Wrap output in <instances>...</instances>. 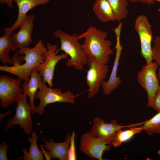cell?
<instances>
[{"mask_svg": "<svg viewBox=\"0 0 160 160\" xmlns=\"http://www.w3.org/2000/svg\"><path fill=\"white\" fill-rule=\"evenodd\" d=\"M134 28L139 36L141 45V56L145 60L146 65L153 60L151 43L152 38L151 25L144 15L138 16L135 21Z\"/></svg>", "mask_w": 160, "mask_h": 160, "instance_id": "obj_9", "label": "cell"}, {"mask_svg": "<svg viewBox=\"0 0 160 160\" xmlns=\"http://www.w3.org/2000/svg\"><path fill=\"white\" fill-rule=\"evenodd\" d=\"M34 17V15H28L19 31L17 33L13 32L11 33L12 41V46L11 49L12 52L20 48L28 47L29 45L33 43L31 35Z\"/></svg>", "mask_w": 160, "mask_h": 160, "instance_id": "obj_14", "label": "cell"}, {"mask_svg": "<svg viewBox=\"0 0 160 160\" xmlns=\"http://www.w3.org/2000/svg\"><path fill=\"white\" fill-rule=\"evenodd\" d=\"M22 80L19 78L0 76V105L2 108H7L19 100L23 93L20 86Z\"/></svg>", "mask_w": 160, "mask_h": 160, "instance_id": "obj_7", "label": "cell"}, {"mask_svg": "<svg viewBox=\"0 0 160 160\" xmlns=\"http://www.w3.org/2000/svg\"><path fill=\"white\" fill-rule=\"evenodd\" d=\"M158 153L160 156V150H158Z\"/></svg>", "mask_w": 160, "mask_h": 160, "instance_id": "obj_33", "label": "cell"}, {"mask_svg": "<svg viewBox=\"0 0 160 160\" xmlns=\"http://www.w3.org/2000/svg\"><path fill=\"white\" fill-rule=\"evenodd\" d=\"M157 76L159 80H160V68H159L157 73Z\"/></svg>", "mask_w": 160, "mask_h": 160, "instance_id": "obj_32", "label": "cell"}, {"mask_svg": "<svg viewBox=\"0 0 160 160\" xmlns=\"http://www.w3.org/2000/svg\"><path fill=\"white\" fill-rule=\"evenodd\" d=\"M13 0H0V3L2 4H6L7 6L10 8H14L13 2Z\"/></svg>", "mask_w": 160, "mask_h": 160, "instance_id": "obj_29", "label": "cell"}, {"mask_svg": "<svg viewBox=\"0 0 160 160\" xmlns=\"http://www.w3.org/2000/svg\"><path fill=\"white\" fill-rule=\"evenodd\" d=\"M150 107L159 112H160V87L156 91L152 102Z\"/></svg>", "mask_w": 160, "mask_h": 160, "instance_id": "obj_26", "label": "cell"}, {"mask_svg": "<svg viewBox=\"0 0 160 160\" xmlns=\"http://www.w3.org/2000/svg\"><path fill=\"white\" fill-rule=\"evenodd\" d=\"M53 34L60 42V48L57 51L63 50L70 57L66 63V66L73 67L77 70H82L87 63L88 58L79 41L78 35L76 33L70 35L59 29L55 30Z\"/></svg>", "mask_w": 160, "mask_h": 160, "instance_id": "obj_3", "label": "cell"}, {"mask_svg": "<svg viewBox=\"0 0 160 160\" xmlns=\"http://www.w3.org/2000/svg\"><path fill=\"white\" fill-rule=\"evenodd\" d=\"M152 53L153 60L160 68V36H158L155 38L152 48Z\"/></svg>", "mask_w": 160, "mask_h": 160, "instance_id": "obj_24", "label": "cell"}, {"mask_svg": "<svg viewBox=\"0 0 160 160\" xmlns=\"http://www.w3.org/2000/svg\"><path fill=\"white\" fill-rule=\"evenodd\" d=\"M27 95L23 93L17 102L14 116L9 119L5 126V130L11 128L14 125H19L26 134H31L33 121L31 117V108L30 103L27 101Z\"/></svg>", "mask_w": 160, "mask_h": 160, "instance_id": "obj_8", "label": "cell"}, {"mask_svg": "<svg viewBox=\"0 0 160 160\" xmlns=\"http://www.w3.org/2000/svg\"><path fill=\"white\" fill-rule=\"evenodd\" d=\"M47 49L41 40H39L32 48H20L17 52L21 55L22 60H25V62L11 66H0V70L14 74L22 80L28 82L32 71L43 63L45 57L43 54Z\"/></svg>", "mask_w": 160, "mask_h": 160, "instance_id": "obj_1", "label": "cell"}, {"mask_svg": "<svg viewBox=\"0 0 160 160\" xmlns=\"http://www.w3.org/2000/svg\"><path fill=\"white\" fill-rule=\"evenodd\" d=\"M143 130L141 126L131 127L129 129L124 130L119 129L116 132L111 144L115 147H118L123 143L129 140L135 135L140 132Z\"/></svg>", "mask_w": 160, "mask_h": 160, "instance_id": "obj_21", "label": "cell"}, {"mask_svg": "<svg viewBox=\"0 0 160 160\" xmlns=\"http://www.w3.org/2000/svg\"><path fill=\"white\" fill-rule=\"evenodd\" d=\"M42 78L39 72L37 67L31 72L30 78L28 82L25 81L21 85L23 93L29 97L30 104L31 108V113H35L36 107L34 101L36 94L42 82Z\"/></svg>", "mask_w": 160, "mask_h": 160, "instance_id": "obj_17", "label": "cell"}, {"mask_svg": "<svg viewBox=\"0 0 160 160\" xmlns=\"http://www.w3.org/2000/svg\"><path fill=\"white\" fill-rule=\"evenodd\" d=\"M160 11V8L158 9V11L159 12Z\"/></svg>", "mask_w": 160, "mask_h": 160, "instance_id": "obj_35", "label": "cell"}, {"mask_svg": "<svg viewBox=\"0 0 160 160\" xmlns=\"http://www.w3.org/2000/svg\"><path fill=\"white\" fill-rule=\"evenodd\" d=\"M46 45L47 49L43 54L45 57L44 62L37 68L42 76V82L47 83L51 88L54 86L52 80L56 64L60 60L67 59L68 55L65 52L57 55V46L56 44L48 42Z\"/></svg>", "mask_w": 160, "mask_h": 160, "instance_id": "obj_10", "label": "cell"}, {"mask_svg": "<svg viewBox=\"0 0 160 160\" xmlns=\"http://www.w3.org/2000/svg\"><path fill=\"white\" fill-rule=\"evenodd\" d=\"M143 130L150 135L154 133H160V112L150 119L145 121L141 126Z\"/></svg>", "mask_w": 160, "mask_h": 160, "instance_id": "obj_23", "label": "cell"}, {"mask_svg": "<svg viewBox=\"0 0 160 160\" xmlns=\"http://www.w3.org/2000/svg\"><path fill=\"white\" fill-rule=\"evenodd\" d=\"M92 10L98 20L103 23L116 20L108 0H95Z\"/></svg>", "mask_w": 160, "mask_h": 160, "instance_id": "obj_18", "label": "cell"}, {"mask_svg": "<svg viewBox=\"0 0 160 160\" xmlns=\"http://www.w3.org/2000/svg\"><path fill=\"white\" fill-rule=\"evenodd\" d=\"M144 122V121L127 125H122L118 124L115 120L112 119L110 123H107L102 119L97 117L93 119V125L90 131L97 137L108 140L111 144L115 133L118 130L126 127L141 126Z\"/></svg>", "mask_w": 160, "mask_h": 160, "instance_id": "obj_12", "label": "cell"}, {"mask_svg": "<svg viewBox=\"0 0 160 160\" xmlns=\"http://www.w3.org/2000/svg\"><path fill=\"white\" fill-rule=\"evenodd\" d=\"M10 111H9L4 113L1 114H0V120H1L2 119L5 117L9 115L10 114Z\"/></svg>", "mask_w": 160, "mask_h": 160, "instance_id": "obj_31", "label": "cell"}, {"mask_svg": "<svg viewBox=\"0 0 160 160\" xmlns=\"http://www.w3.org/2000/svg\"><path fill=\"white\" fill-rule=\"evenodd\" d=\"M121 29L117 27L113 30L116 38V43L115 46L116 49L115 57L112 71L108 80H104L102 84L103 92L105 95H109L112 91L116 88L121 84V79L117 76V72L119 61L123 49V46L121 44L120 38Z\"/></svg>", "mask_w": 160, "mask_h": 160, "instance_id": "obj_13", "label": "cell"}, {"mask_svg": "<svg viewBox=\"0 0 160 160\" xmlns=\"http://www.w3.org/2000/svg\"><path fill=\"white\" fill-rule=\"evenodd\" d=\"M157 1L160 2V0H156Z\"/></svg>", "mask_w": 160, "mask_h": 160, "instance_id": "obj_34", "label": "cell"}, {"mask_svg": "<svg viewBox=\"0 0 160 160\" xmlns=\"http://www.w3.org/2000/svg\"><path fill=\"white\" fill-rule=\"evenodd\" d=\"M51 0H13L17 4L18 8L17 18L11 27H6L4 32L10 34L17 28H20L26 20L28 12L35 7L44 4Z\"/></svg>", "mask_w": 160, "mask_h": 160, "instance_id": "obj_15", "label": "cell"}, {"mask_svg": "<svg viewBox=\"0 0 160 160\" xmlns=\"http://www.w3.org/2000/svg\"><path fill=\"white\" fill-rule=\"evenodd\" d=\"M45 83L42 82L39 90L35 94V99L40 100L39 105L36 107L35 112L42 115L45 106L48 104L55 103H65L75 104L76 95L71 91H67L64 93L59 88L48 87Z\"/></svg>", "mask_w": 160, "mask_h": 160, "instance_id": "obj_4", "label": "cell"}, {"mask_svg": "<svg viewBox=\"0 0 160 160\" xmlns=\"http://www.w3.org/2000/svg\"><path fill=\"white\" fill-rule=\"evenodd\" d=\"M87 64L89 67L87 71L86 83L89 88L87 96L89 98L98 92L108 71V66L94 58H88Z\"/></svg>", "mask_w": 160, "mask_h": 160, "instance_id": "obj_6", "label": "cell"}, {"mask_svg": "<svg viewBox=\"0 0 160 160\" xmlns=\"http://www.w3.org/2000/svg\"><path fill=\"white\" fill-rule=\"evenodd\" d=\"M71 136L70 133H68L65 140L60 143L55 142L52 138H49L48 141L42 136V139L45 143L43 146L51 159L68 160Z\"/></svg>", "mask_w": 160, "mask_h": 160, "instance_id": "obj_16", "label": "cell"}, {"mask_svg": "<svg viewBox=\"0 0 160 160\" xmlns=\"http://www.w3.org/2000/svg\"><path fill=\"white\" fill-rule=\"evenodd\" d=\"M39 138V137L36 134L35 132H32L31 137L28 139V141L30 143L28 152H27V148L26 147L22 150L24 154L23 158L24 160L44 159L43 153L41 150L39 149L37 145L38 139Z\"/></svg>", "mask_w": 160, "mask_h": 160, "instance_id": "obj_19", "label": "cell"}, {"mask_svg": "<svg viewBox=\"0 0 160 160\" xmlns=\"http://www.w3.org/2000/svg\"><path fill=\"white\" fill-rule=\"evenodd\" d=\"M128 1L131 2H140L144 4H146L148 5H151L154 4L156 0H128Z\"/></svg>", "mask_w": 160, "mask_h": 160, "instance_id": "obj_28", "label": "cell"}, {"mask_svg": "<svg viewBox=\"0 0 160 160\" xmlns=\"http://www.w3.org/2000/svg\"><path fill=\"white\" fill-rule=\"evenodd\" d=\"M111 144L108 140L97 137L89 131L81 135L79 150L91 158L103 160V153L111 149Z\"/></svg>", "mask_w": 160, "mask_h": 160, "instance_id": "obj_5", "label": "cell"}, {"mask_svg": "<svg viewBox=\"0 0 160 160\" xmlns=\"http://www.w3.org/2000/svg\"><path fill=\"white\" fill-rule=\"evenodd\" d=\"M108 33L90 26L86 31L78 36L79 40L84 39L82 47L87 58H94L107 64L113 53L111 41L107 39Z\"/></svg>", "mask_w": 160, "mask_h": 160, "instance_id": "obj_2", "label": "cell"}, {"mask_svg": "<svg viewBox=\"0 0 160 160\" xmlns=\"http://www.w3.org/2000/svg\"><path fill=\"white\" fill-rule=\"evenodd\" d=\"M11 34L4 32L3 36L0 37V60L3 64H12L9 53L12 46Z\"/></svg>", "mask_w": 160, "mask_h": 160, "instance_id": "obj_20", "label": "cell"}, {"mask_svg": "<svg viewBox=\"0 0 160 160\" xmlns=\"http://www.w3.org/2000/svg\"><path fill=\"white\" fill-rule=\"evenodd\" d=\"M116 18L120 21L126 18L128 14V0H108Z\"/></svg>", "mask_w": 160, "mask_h": 160, "instance_id": "obj_22", "label": "cell"}, {"mask_svg": "<svg viewBox=\"0 0 160 160\" xmlns=\"http://www.w3.org/2000/svg\"><path fill=\"white\" fill-rule=\"evenodd\" d=\"M75 134L74 131L72 132L70 137V142L68 151V160L76 159L75 144Z\"/></svg>", "mask_w": 160, "mask_h": 160, "instance_id": "obj_25", "label": "cell"}, {"mask_svg": "<svg viewBox=\"0 0 160 160\" xmlns=\"http://www.w3.org/2000/svg\"><path fill=\"white\" fill-rule=\"evenodd\" d=\"M40 146L41 147V150L43 153V154L44 155L46 160H51V159L48 154L47 151H46L45 149H44V148L43 145L42 144H41Z\"/></svg>", "mask_w": 160, "mask_h": 160, "instance_id": "obj_30", "label": "cell"}, {"mask_svg": "<svg viewBox=\"0 0 160 160\" xmlns=\"http://www.w3.org/2000/svg\"><path fill=\"white\" fill-rule=\"evenodd\" d=\"M8 145L7 143L3 142L0 144V160H8L7 154Z\"/></svg>", "mask_w": 160, "mask_h": 160, "instance_id": "obj_27", "label": "cell"}, {"mask_svg": "<svg viewBox=\"0 0 160 160\" xmlns=\"http://www.w3.org/2000/svg\"><path fill=\"white\" fill-rule=\"evenodd\" d=\"M158 65L155 62L143 66L137 73V81L147 92L148 106L150 107L157 90L160 87L159 79L156 74Z\"/></svg>", "mask_w": 160, "mask_h": 160, "instance_id": "obj_11", "label": "cell"}]
</instances>
